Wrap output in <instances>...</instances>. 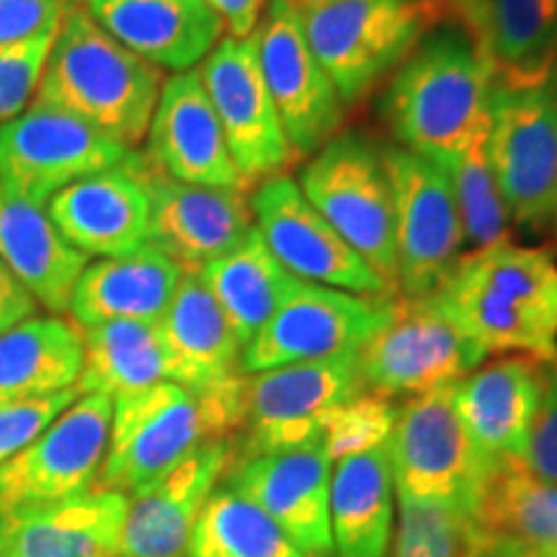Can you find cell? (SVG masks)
Segmentation results:
<instances>
[{"label": "cell", "mask_w": 557, "mask_h": 557, "mask_svg": "<svg viewBox=\"0 0 557 557\" xmlns=\"http://www.w3.org/2000/svg\"><path fill=\"white\" fill-rule=\"evenodd\" d=\"M496 73L459 26H431L389 75L380 116L395 145L442 163L487 124Z\"/></svg>", "instance_id": "cell-1"}, {"label": "cell", "mask_w": 557, "mask_h": 557, "mask_svg": "<svg viewBox=\"0 0 557 557\" xmlns=\"http://www.w3.org/2000/svg\"><path fill=\"white\" fill-rule=\"evenodd\" d=\"M163 73L137 58L70 0L32 103L75 116L103 137L135 150L148 137Z\"/></svg>", "instance_id": "cell-2"}, {"label": "cell", "mask_w": 557, "mask_h": 557, "mask_svg": "<svg viewBox=\"0 0 557 557\" xmlns=\"http://www.w3.org/2000/svg\"><path fill=\"white\" fill-rule=\"evenodd\" d=\"M436 295L485 357L557 361V261L547 250L511 240L472 250Z\"/></svg>", "instance_id": "cell-3"}, {"label": "cell", "mask_w": 557, "mask_h": 557, "mask_svg": "<svg viewBox=\"0 0 557 557\" xmlns=\"http://www.w3.org/2000/svg\"><path fill=\"white\" fill-rule=\"evenodd\" d=\"M243 387L246 374H235L201 389L158 382L114 398L109 447L96 487L132 496L201 444L233 438L243 423Z\"/></svg>", "instance_id": "cell-4"}, {"label": "cell", "mask_w": 557, "mask_h": 557, "mask_svg": "<svg viewBox=\"0 0 557 557\" xmlns=\"http://www.w3.org/2000/svg\"><path fill=\"white\" fill-rule=\"evenodd\" d=\"M341 101L357 107L398 70L431 26L436 0H287Z\"/></svg>", "instance_id": "cell-5"}, {"label": "cell", "mask_w": 557, "mask_h": 557, "mask_svg": "<svg viewBox=\"0 0 557 557\" xmlns=\"http://www.w3.org/2000/svg\"><path fill=\"white\" fill-rule=\"evenodd\" d=\"M485 359L438 295L385 297L380 323L357 351L361 385L387 400L457 385Z\"/></svg>", "instance_id": "cell-6"}, {"label": "cell", "mask_w": 557, "mask_h": 557, "mask_svg": "<svg viewBox=\"0 0 557 557\" xmlns=\"http://www.w3.org/2000/svg\"><path fill=\"white\" fill-rule=\"evenodd\" d=\"M295 181L320 218L398 295L395 207L380 145L361 129H341Z\"/></svg>", "instance_id": "cell-7"}, {"label": "cell", "mask_w": 557, "mask_h": 557, "mask_svg": "<svg viewBox=\"0 0 557 557\" xmlns=\"http://www.w3.org/2000/svg\"><path fill=\"white\" fill-rule=\"evenodd\" d=\"M549 78L496 81L487 103L493 176L511 225L532 233L553 222L557 207V99Z\"/></svg>", "instance_id": "cell-8"}, {"label": "cell", "mask_w": 557, "mask_h": 557, "mask_svg": "<svg viewBox=\"0 0 557 557\" xmlns=\"http://www.w3.org/2000/svg\"><path fill=\"white\" fill-rule=\"evenodd\" d=\"M382 158L395 207L398 295H436L468 256V238L447 171L400 145H385Z\"/></svg>", "instance_id": "cell-9"}, {"label": "cell", "mask_w": 557, "mask_h": 557, "mask_svg": "<svg viewBox=\"0 0 557 557\" xmlns=\"http://www.w3.org/2000/svg\"><path fill=\"white\" fill-rule=\"evenodd\" d=\"M359 393H364V385L357 354L246 374L233 459L320 444L329 416Z\"/></svg>", "instance_id": "cell-10"}, {"label": "cell", "mask_w": 557, "mask_h": 557, "mask_svg": "<svg viewBox=\"0 0 557 557\" xmlns=\"http://www.w3.org/2000/svg\"><path fill=\"white\" fill-rule=\"evenodd\" d=\"M387 457L400 498L434 500L470 513L478 511L487 478L496 472L459 421L451 387L403 403Z\"/></svg>", "instance_id": "cell-11"}, {"label": "cell", "mask_w": 557, "mask_h": 557, "mask_svg": "<svg viewBox=\"0 0 557 557\" xmlns=\"http://www.w3.org/2000/svg\"><path fill=\"white\" fill-rule=\"evenodd\" d=\"M129 152L65 111L32 103L16 120L0 124V189L47 207L54 194L116 169Z\"/></svg>", "instance_id": "cell-12"}, {"label": "cell", "mask_w": 557, "mask_h": 557, "mask_svg": "<svg viewBox=\"0 0 557 557\" xmlns=\"http://www.w3.org/2000/svg\"><path fill=\"white\" fill-rule=\"evenodd\" d=\"M248 199L261 240L299 282L374 299L395 295L377 271L320 218L287 173L256 184Z\"/></svg>", "instance_id": "cell-13"}, {"label": "cell", "mask_w": 557, "mask_h": 557, "mask_svg": "<svg viewBox=\"0 0 557 557\" xmlns=\"http://www.w3.org/2000/svg\"><path fill=\"white\" fill-rule=\"evenodd\" d=\"M114 400L81 395L0 468V511L47 506L94 491L107 457Z\"/></svg>", "instance_id": "cell-14"}, {"label": "cell", "mask_w": 557, "mask_h": 557, "mask_svg": "<svg viewBox=\"0 0 557 557\" xmlns=\"http://www.w3.org/2000/svg\"><path fill=\"white\" fill-rule=\"evenodd\" d=\"M197 73L246 184L284 176L297 156L263 83L253 41L225 34Z\"/></svg>", "instance_id": "cell-15"}, {"label": "cell", "mask_w": 557, "mask_h": 557, "mask_svg": "<svg viewBox=\"0 0 557 557\" xmlns=\"http://www.w3.org/2000/svg\"><path fill=\"white\" fill-rule=\"evenodd\" d=\"M385 297L297 282L269 323L243 346L240 374L357 354L380 323Z\"/></svg>", "instance_id": "cell-16"}, {"label": "cell", "mask_w": 557, "mask_h": 557, "mask_svg": "<svg viewBox=\"0 0 557 557\" xmlns=\"http://www.w3.org/2000/svg\"><path fill=\"white\" fill-rule=\"evenodd\" d=\"M248 39L292 150L297 158L315 156L344 127L346 103L312 58L287 0H269Z\"/></svg>", "instance_id": "cell-17"}, {"label": "cell", "mask_w": 557, "mask_h": 557, "mask_svg": "<svg viewBox=\"0 0 557 557\" xmlns=\"http://www.w3.org/2000/svg\"><path fill=\"white\" fill-rule=\"evenodd\" d=\"M331 457L323 444L233 459L222 478L259 504L308 557H336L331 537Z\"/></svg>", "instance_id": "cell-18"}, {"label": "cell", "mask_w": 557, "mask_h": 557, "mask_svg": "<svg viewBox=\"0 0 557 557\" xmlns=\"http://www.w3.org/2000/svg\"><path fill=\"white\" fill-rule=\"evenodd\" d=\"M145 158L163 176L209 189L246 191L197 70L163 81L148 129Z\"/></svg>", "instance_id": "cell-19"}, {"label": "cell", "mask_w": 557, "mask_h": 557, "mask_svg": "<svg viewBox=\"0 0 557 557\" xmlns=\"http://www.w3.org/2000/svg\"><path fill=\"white\" fill-rule=\"evenodd\" d=\"M143 160L150 189L148 246L184 271H199L246 240L253 212L246 191L181 184Z\"/></svg>", "instance_id": "cell-20"}, {"label": "cell", "mask_w": 557, "mask_h": 557, "mask_svg": "<svg viewBox=\"0 0 557 557\" xmlns=\"http://www.w3.org/2000/svg\"><path fill=\"white\" fill-rule=\"evenodd\" d=\"M230 462L233 438H214L127 496L120 557H186L201 508Z\"/></svg>", "instance_id": "cell-21"}, {"label": "cell", "mask_w": 557, "mask_h": 557, "mask_svg": "<svg viewBox=\"0 0 557 557\" xmlns=\"http://www.w3.org/2000/svg\"><path fill=\"white\" fill-rule=\"evenodd\" d=\"M47 214L86 259H120L148 246L150 189L139 152L132 150L116 169L94 173L54 194Z\"/></svg>", "instance_id": "cell-22"}, {"label": "cell", "mask_w": 557, "mask_h": 557, "mask_svg": "<svg viewBox=\"0 0 557 557\" xmlns=\"http://www.w3.org/2000/svg\"><path fill=\"white\" fill-rule=\"evenodd\" d=\"M545 364L529 357H504L480 364L451 385V403L480 455L493 468L521 465L537 416Z\"/></svg>", "instance_id": "cell-23"}, {"label": "cell", "mask_w": 557, "mask_h": 557, "mask_svg": "<svg viewBox=\"0 0 557 557\" xmlns=\"http://www.w3.org/2000/svg\"><path fill=\"white\" fill-rule=\"evenodd\" d=\"M498 83H542L557 67V0H436Z\"/></svg>", "instance_id": "cell-24"}, {"label": "cell", "mask_w": 557, "mask_h": 557, "mask_svg": "<svg viewBox=\"0 0 557 557\" xmlns=\"http://www.w3.org/2000/svg\"><path fill=\"white\" fill-rule=\"evenodd\" d=\"M90 16L160 73H189L225 37L207 0H83Z\"/></svg>", "instance_id": "cell-25"}, {"label": "cell", "mask_w": 557, "mask_h": 557, "mask_svg": "<svg viewBox=\"0 0 557 557\" xmlns=\"http://www.w3.org/2000/svg\"><path fill=\"white\" fill-rule=\"evenodd\" d=\"M127 496L94 491L0 511V557H120Z\"/></svg>", "instance_id": "cell-26"}, {"label": "cell", "mask_w": 557, "mask_h": 557, "mask_svg": "<svg viewBox=\"0 0 557 557\" xmlns=\"http://www.w3.org/2000/svg\"><path fill=\"white\" fill-rule=\"evenodd\" d=\"M158 329L171 382L201 389L240 374L243 344L197 271H184Z\"/></svg>", "instance_id": "cell-27"}, {"label": "cell", "mask_w": 557, "mask_h": 557, "mask_svg": "<svg viewBox=\"0 0 557 557\" xmlns=\"http://www.w3.org/2000/svg\"><path fill=\"white\" fill-rule=\"evenodd\" d=\"M181 276L184 269L152 246H143L120 259H101L88 263L81 274L67 312L78 329L111 320L158 323Z\"/></svg>", "instance_id": "cell-28"}, {"label": "cell", "mask_w": 557, "mask_h": 557, "mask_svg": "<svg viewBox=\"0 0 557 557\" xmlns=\"http://www.w3.org/2000/svg\"><path fill=\"white\" fill-rule=\"evenodd\" d=\"M0 261L50 315L70 308L88 259L62 238L45 207L0 189Z\"/></svg>", "instance_id": "cell-29"}, {"label": "cell", "mask_w": 557, "mask_h": 557, "mask_svg": "<svg viewBox=\"0 0 557 557\" xmlns=\"http://www.w3.org/2000/svg\"><path fill=\"white\" fill-rule=\"evenodd\" d=\"M395 480L387 444L336 462L331 475V537L336 557H387Z\"/></svg>", "instance_id": "cell-30"}, {"label": "cell", "mask_w": 557, "mask_h": 557, "mask_svg": "<svg viewBox=\"0 0 557 557\" xmlns=\"http://www.w3.org/2000/svg\"><path fill=\"white\" fill-rule=\"evenodd\" d=\"M83 331L62 315H34L0 336V406L78 387Z\"/></svg>", "instance_id": "cell-31"}, {"label": "cell", "mask_w": 557, "mask_h": 557, "mask_svg": "<svg viewBox=\"0 0 557 557\" xmlns=\"http://www.w3.org/2000/svg\"><path fill=\"white\" fill-rule=\"evenodd\" d=\"M197 274L218 299L243 346L269 323L299 282L271 256L256 227L246 240Z\"/></svg>", "instance_id": "cell-32"}, {"label": "cell", "mask_w": 557, "mask_h": 557, "mask_svg": "<svg viewBox=\"0 0 557 557\" xmlns=\"http://www.w3.org/2000/svg\"><path fill=\"white\" fill-rule=\"evenodd\" d=\"M83 331L81 395L139 393L158 382H171V361L165 354L158 323L139 320H111Z\"/></svg>", "instance_id": "cell-33"}, {"label": "cell", "mask_w": 557, "mask_h": 557, "mask_svg": "<svg viewBox=\"0 0 557 557\" xmlns=\"http://www.w3.org/2000/svg\"><path fill=\"white\" fill-rule=\"evenodd\" d=\"M186 557H308L240 491L220 483L201 508Z\"/></svg>", "instance_id": "cell-34"}, {"label": "cell", "mask_w": 557, "mask_h": 557, "mask_svg": "<svg viewBox=\"0 0 557 557\" xmlns=\"http://www.w3.org/2000/svg\"><path fill=\"white\" fill-rule=\"evenodd\" d=\"M475 519L483 537L557 545V483L534 478L521 465H504L487 478Z\"/></svg>", "instance_id": "cell-35"}, {"label": "cell", "mask_w": 557, "mask_h": 557, "mask_svg": "<svg viewBox=\"0 0 557 557\" xmlns=\"http://www.w3.org/2000/svg\"><path fill=\"white\" fill-rule=\"evenodd\" d=\"M455 191L465 238L472 250H483L508 240L511 218L500 197L491 158H487V124L470 143L444 158L442 163Z\"/></svg>", "instance_id": "cell-36"}, {"label": "cell", "mask_w": 557, "mask_h": 557, "mask_svg": "<svg viewBox=\"0 0 557 557\" xmlns=\"http://www.w3.org/2000/svg\"><path fill=\"white\" fill-rule=\"evenodd\" d=\"M480 540L475 513L434 500L400 498L393 557H475Z\"/></svg>", "instance_id": "cell-37"}, {"label": "cell", "mask_w": 557, "mask_h": 557, "mask_svg": "<svg viewBox=\"0 0 557 557\" xmlns=\"http://www.w3.org/2000/svg\"><path fill=\"white\" fill-rule=\"evenodd\" d=\"M398 408L400 406H395V400L380 398L364 389L357 398L333 410L329 421L323 423V434H320V444L331 462L385 447L395 429Z\"/></svg>", "instance_id": "cell-38"}, {"label": "cell", "mask_w": 557, "mask_h": 557, "mask_svg": "<svg viewBox=\"0 0 557 557\" xmlns=\"http://www.w3.org/2000/svg\"><path fill=\"white\" fill-rule=\"evenodd\" d=\"M58 29L0 45V124L16 120L32 107Z\"/></svg>", "instance_id": "cell-39"}, {"label": "cell", "mask_w": 557, "mask_h": 557, "mask_svg": "<svg viewBox=\"0 0 557 557\" xmlns=\"http://www.w3.org/2000/svg\"><path fill=\"white\" fill-rule=\"evenodd\" d=\"M78 398V387H70L65 393L50 395V398L18 400L0 406V468L11 462L18 451L29 447L34 438Z\"/></svg>", "instance_id": "cell-40"}, {"label": "cell", "mask_w": 557, "mask_h": 557, "mask_svg": "<svg viewBox=\"0 0 557 557\" xmlns=\"http://www.w3.org/2000/svg\"><path fill=\"white\" fill-rule=\"evenodd\" d=\"M521 468L534 478L557 483V361L545 364V385L532 434H529Z\"/></svg>", "instance_id": "cell-41"}, {"label": "cell", "mask_w": 557, "mask_h": 557, "mask_svg": "<svg viewBox=\"0 0 557 557\" xmlns=\"http://www.w3.org/2000/svg\"><path fill=\"white\" fill-rule=\"evenodd\" d=\"M70 0H0V45L60 29Z\"/></svg>", "instance_id": "cell-42"}, {"label": "cell", "mask_w": 557, "mask_h": 557, "mask_svg": "<svg viewBox=\"0 0 557 557\" xmlns=\"http://www.w3.org/2000/svg\"><path fill=\"white\" fill-rule=\"evenodd\" d=\"M39 312L37 299L26 292L24 284L11 274L9 267L0 261V336L16 329L18 323L34 318Z\"/></svg>", "instance_id": "cell-43"}, {"label": "cell", "mask_w": 557, "mask_h": 557, "mask_svg": "<svg viewBox=\"0 0 557 557\" xmlns=\"http://www.w3.org/2000/svg\"><path fill=\"white\" fill-rule=\"evenodd\" d=\"M207 3L222 18L227 37L248 39L259 26L269 0H207Z\"/></svg>", "instance_id": "cell-44"}, {"label": "cell", "mask_w": 557, "mask_h": 557, "mask_svg": "<svg viewBox=\"0 0 557 557\" xmlns=\"http://www.w3.org/2000/svg\"><path fill=\"white\" fill-rule=\"evenodd\" d=\"M475 557H532V553L524 545H519V542L483 537Z\"/></svg>", "instance_id": "cell-45"}, {"label": "cell", "mask_w": 557, "mask_h": 557, "mask_svg": "<svg viewBox=\"0 0 557 557\" xmlns=\"http://www.w3.org/2000/svg\"><path fill=\"white\" fill-rule=\"evenodd\" d=\"M549 83H553V90H555V99H557V67H555V73H553V78H549Z\"/></svg>", "instance_id": "cell-46"}, {"label": "cell", "mask_w": 557, "mask_h": 557, "mask_svg": "<svg viewBox=\"0 0 557 557\" xmlns=\"http://www.w3.org/2000/svg\"><path fill=\"white\" fill-rule=\"evenodd\" d=\"M553 225H555V233H557V207H555V218H553Z\"/></svg>", "instance_id": "cell-47"}]
</instances>
